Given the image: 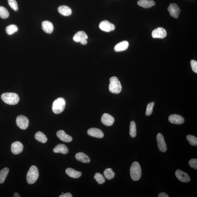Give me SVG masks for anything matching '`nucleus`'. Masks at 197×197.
Instances as JSON below:
<instances>
[{"instance_id": "1", "label": "nucleus", "mask_w": 197, "mask_h": 197, "mask_svg": "<svg viewBox=\"0 0 197 197\" xmlns=\"http://www.w3.org/2000/svg\"><path fill=\"white\" fill-rule=\"evenodd\" d=\"M1 97L5 103L9 105H16L20 100L19 96L14 93H5L2 95Z\"/></svg>"}, {"instance_id": "2", "label": "nucleus", "mask_w": 197, "mask_h": 197, "mask_svg": "<svg viewBox=\"0 0 197 197\" xmlns=\"http://www.w3.org/2000/svg\"><path fill=\"white\" fill-rule=\"evenodd\" d=\"M131 177L134 181H138L141 177V169L140 165L137 162L135 161L132 164L130 169Z\"/></svg>"}, {"instance_id": "3", "label": "nucleus", "mask_w": 197, "mask_h": 197, "mask_svg": "<svg viewBox=\"0 0 197 197\" xmlns=\"http://www.w3.org/2000/svg\"><path fill=\"white\" fill-rule=\"evenodd\" d=\"M39 177L38 168L34 165L31 166L27 172V183L32 184L35 183Z\"/></svg>"}, {"instance_id": "4", "label": "nucleus", "mask_w": 197, "mask_h": 197, "mask_svg": "<svg viewBox=\"0 0 197 197\" xmlns=\"http://www.w3.org/2000/svg\"><path fill=\"white\" fill-rule=\"evenodd\" d=\"M110 84L109 85V91L112 93L118 94L121 91L122 87L118 78L113 77L109 79Z\"/></svg>"}, {"instance_id": "5", "label": "nucleus", "mask_w": 197, "mask_h": 197, "mask_svg": "<svg viewBox=\"0 0 197 197\" xmlns=\"http://www.w3.org/2000/svg\"><path fill=\"white\" fill-rule=\"evenodd\" d=\"M66 101L64 98H59L57 99L53 102L52 110L56 114H59L63 112L66 106Z\"/></svg>"}, {"instance_id": "6", "label": "nucleus", "mask_w": 197, "mask_h": 197, "mask_svg": "<svg viewBox=\"0 0 197 197\" xmlns=\"http://www.w3.org/2000/svg\"><path fill=\"white\" fill-rule=\"evenodd\" d=\"M16 123L20 129L25 130L28 126L29 121L27 117L23 115H20L16 118Z\"/></svg>"}, {"instance_id": "7", "label": "nucleus", "mask_w": 197, "mask_h": 197, "mask_svg": "<svg viewBox=\"0 0 197 197\" xmlns=\"http://www.w3.org/2000/svg\"><path fill=\"white\" fill-rule=\"evenodd\" d=\"M168 10L170 16L173 17L177 18L181 12V10L178 5L175 3H171L169 5Z\"/></svg>"}, {"instance_id": "8", "label": "nucleus", "mask_w": 197, "mask_h": 197, "mask_svg": "<svg viewBox=\"0 0 197 197\" xmlns=\"http://www.w3.org/2000/svg\"><path fill=\"white\" fill-rule=\"evenodd\" d=\"M157 140L158 148L160 151L165 152L167 150V146L164 139V137L160 133L158 134L157 135Z\"/></svg>"}, {"instance_id": "9", "label": "nucleus", "mask_w": 197, "mask_h": 197, "mask_svg": "<svg viewBox=\"0 0 197 197\" xmlns=\"http://www.w3.org/2000/svg\"><path fill=\"white\" fill-rule=\"evenodd\" d=\"M99 27L101 30L107 32L113 31L115 29L114 24L111 23L107 20H104L100 22Z\"/></svg>"}, {"instance_id": "10", "label": "nucleus", "mask_w": 197, "mask_h": 197, "mask_svg": "<svg viewBox=\"0 0 197 197\" xmlns=\"http://www.w3.org/2000/svg\"><path fill=\"white\" fill-rule=\"evenodd\" d=\"M175 175L178 180L184 183H188L191 181L190 178L188 174L181 170H176Z\"/></svg>"}, {"instance_id": "11", "label": "nucleus", "mask_w": 197, "mask_h": 197, "mask_svg": "<svg viewBox=\"0 0 197 197\" xmlns=\"http://www.w3.org/2000/svg\"><path fill=\"white\" fill-rule=\"evenodd\" d=\"M152 37L153 38H163L167 36L166 30L162 27H158L152 32Z\"/></svg>"}, {"instance_id": "12", "label": "nucleus", "mask_w": 197, "mask_h": 197, "mask_svg": "<svg viewBox=\"0 0 197 197\" xmlns=\"http://www.w3.org/2000/svg\"><path fill=\"white\" fill-rule=\"evenodd\" d=\"M23 148V144L19 141H16L11 145V151L14 155H18L21 153Z\"/></svg>"}, {"instance_id": "13", "label": "nucleus", "mask_w": 197, "mask_h": 197, "mask_svg": "<svg viewBox=\"0 0 197 197\" xmlns=\"http://www.w3.org/2000/svg\"><path fill=\"white\" fill-rule=\"evenodd\" d=\"M114 118L107 113H105L102 117V122L104 125L106 126H112L114 124Z\"/></svg>"}, {"instance_id": "14", "label": "nucleus", "mask_w": 197, "mask_h": 197, "mask_svg": "<svg viewBox=\"0 0 197 197\" xmlns=\"http://www.w3.org/2000/svg\"><path fill=\"white\" fill-rule=\"evenodd\" d=\"M87 133L90 136L97 138H102L104 135L101 130L96 128H91L88 130Z\"/></svg>"}, {"instance_id": "15", "label": "nucleus", "mask_w": 197, "mask_h": 197, "mask_svg": "<svg viewBox=\"0 0 197 197\" xmlns=\"http://www.w3.org/2000/svg\"><path fill=\"white\" fill-rule=\"evenodd\" d=\"M168 120L171 123L177 124H182L184 122V118L177 114H173L169 117Z\"/></svg>"}, {"instance_id": "16", "label": "nucleus", "mask_w": 197, "mask_h": 197, "mask_svg": "<svg viewBox=\"0 0 197 197\" xmlns=\"http://www.w3.org/2000/svg\"><path fill=\"white\" fill-rule=\"evenodd\" d=\"M57 135L61 140L64 142H70L72 140V137L70 135L67 134L63 130H59L57 131Z\"/></svg>"}, {"instance_id": "17", "label": "nucleus", "mask_w": 197, "mask_h": 197, "mask_svg": "<svg viewBox=\"0 0 197 197\" xmlns=\"http://www.w3.org/2000/svg\"><path fill=\"white\" fill-rule=\"evenodd\" d=\"M42 27L45 32L48 34H51L53 31L54 27L53 24L48 20H45L42 22Z\"/></svg>"}, {"instance_id": "18", "label": "nucleus", "mask_w": 197, "mask_h": 197, "mask_svg": "<svg viewBox=\"0 0 197 197\" xmlns=\"http://www.w3.org/2000/svg\"><path fill=\"white\" fill-rule=\"evenodd\" d=\"M88 38L86 33L83 31H79L76 33L73 37V40L76 42H79L82 41L87 40Z\"/></svg>"}, {"instance_id": "19", "label": "nucleus", "mask_w": 197, "mask_h": 197, "mask_svg": "<svg viewBox=\"0 0 197 197\" xmlns=\"http://www.w3.org/2000/svg\"><path fill=\"white\" fill-rule=\"evenodd\" d=\"M129 45V42L127 41H123L119 43L115 46V51L116 52H120L126 51L128 49Z\"/></svg>"}, {"instance_id": "20", "label": "nucleus", "mask_w": 197, "mask_h": 197, "mask_svg": "<svg viewBox=\"0 0 197 197\" xmlns=\"http://www.w3.org/2000/svg\"><path fill=\"white\" fill-rule=\"evenodd\" d=\"M53 151L55 153H61L66 155L68 153L69 149L66 145L59 144L53 149Z\"/></svg>"}, {"instance_id": "21", "label": "nucleus", "mask_w": 197, "mask_h": 197, "mask_svg": "<svg viewBox=\"0 0 197 197\" xmlns=\"http://www.w3.org/2000/svg\"><path fill=\"white\" fill-rule=\"evenodd\" d=\"M138 5L144 8H149L155 5V2L150 0H139L137 2Z\"/></svg>"}, {"instance_id": "22", "label": "nucleus", "mask_w": 197, "mask_h": 197, "mask_svg": "<svg viewBox=\"0 0 197 197\" xmlns=\"http://www.w3.org/2000/svg\"><path fill=\"white\" fill-rule=\"evenodd\" d=\"M59 13L65 16H70L72 14L71 9L66 5H62L59 6L58 8Z\"/></svg>"}, {"instance_id": "23", "label": "nucleus", "mask_w": 197, "mask_h": 197, "mask_svg": "<svg viewBox=\"0 0 197 197\" xmlns=\"http://www.w3.org/2000/svg\"><path fill=\"white\" fill-rule=\"evenodd\" d=\"M75 158L77 160L83 163H89L90 162V158L83 152L77 153L75 155Z\"/></svg>"}, {"instance_id": "24", "label": "nucleus", "mask_w": 197, "mask_h": 197, "mask_svg": "<svg viewBox=\"0 0 197 197\" xmlns=\"http://www.w3.org/2000/svg\"><path fill=\"white\" fill-rule=\"evenodd\" d=\"M66 172L68 176L73 178H78L81 177L82 174L81 172L77 171L71 168L66 169Z\"/></svg>"}, {"instance_id": "25", "label": "nucleus", "mask_w": 197, "mask_h": 197, "mask_svg": "<svg viewBox=\"0 0 197 197\" xmlns=\"http://www.w3.org/2000/svg\"><path fill=\"white\" fill-rule=\"evenodd\" d=\"M35 138L40 142L45 143L47 142L48 139L46 135L41 131H38L35 135Z\"/></svg>"}, {"instance_id": "26", "label": "nucleus", "mask_w": 197, "mask_h": 197, "mask_svg": "<svg viewBox=\"0 0 197 197\" xmlns=\"http://www.w3.org/2000/svg\"><path fill=\"white\" fill-rule=\"evenodd\" d=\"M9 171V169L7 168H4L0 171V184H2L5 181Z\"/></svg>"}, {"instance_id": "27", "label": "nucleus", "mask_w": 197, "mask_h": 197, "mask_svg": "<svg viewBox=\"0 0 197 197\" xmlns=\"http://www.w3.org/2000/svg\"><path fill=\"white\" fill-rule=\"evenodd\" d=\"M130 134L132 138H134L137 135L136 124L134 121H131L130 126Z\"/></svg>"}, {"instance_id": "28", "label": "nucleus", "mask_w": 197, "mask_h": 197, "mask_svg": "<svg viewBox=\"0 0 197 197\" xmlns=\"http://www.w3.org/2000/svg\"><path fill=\"white\" fill-rule=\"evenodd\" d=\"M104 174L105 177L108 180H111L114 178L115 173L112 169L107 168L104 172Z\"/></svg>"}, {"instance_id": "29", "label": "nucleus", "mask_w": 197, "mask_h": 197, "mask_svg": "<svg viewBox=\"0 0 197 197\" xmlns=\"http://www.w3.org/2000/svg\"><path fill=\"white\" fill-rule=\"evenodd\" d=\"M6 32L9 35H12L14 33L17 32L18 28L16 25H10L7 27L6 28Z\"/></svg>"}, {"instance_id": "30", "label": "nucleus", "mask_w": 197, "mask_h": 197, "mask_svg": "<svg viewBox=\"0 0 197 197\" xmlns=\"http://www.w3.org/2000/svg\"><path fill=\"white\" fill-rule=\"evenodd\" d=\"M9 16V12L7 9L3 6H0V17L3 19H6Z\"/></svg>"}, {"instance_id": "31", "label": "nucleus", "mask_w": 197, "mask_h": 197, "mask_svg": "<svg viewBox=\"0 0 197 197\" xmlns=\"http://www.w3.org/2000/svg\"><path fill=\"white\" fill-rule=\"evenodd\" d=\"M188 141L191 145L196 146L197 145V137L192 135H188L186 137Z\"/></svg>"}, {"instance_id": "32", "label": "nucleus", "mask_w": 197, "mask_h": 197, "mask_svg": "<svg viewBox=\"0 0 197 197\" xmlns=\"http://www.w3.org/2000/svg\"><path fill=\"white\" fill-rule=\"evenodd\" d=\"M95 179L98 183L102 184L105 182V178L101 174L99 173H97L95 174L94 177Z\"/></svg>"}, {"instance_id": "33", "label": "nucleus", "mask_w": 197, "mask_h": 197, "mask_svg": "<svg viewBox=\"0 0 197 197\" xmlns=\"http://www.w3.org/2000/svg\"><path fill=\"white\" fill-rule=\"evenodd\" d=\"M154 105H155V103L154 102H152L148 104L147 106L146 112V115L147 116H149L152 114Z\"/></svg>"}, {"instance_id": "34", "label": "nucleus", "mask_w": 197, "mask_h": 197, "mask_svg": "<svg viewBox=\"0 0 197 197\" xmlns=\"http://www.w3.org/2000/svg\"><path fill=\"white\" fill-rule=\"evenodd\" d=\"M8 2L9 5L13 10L15 11H17L18 9L17 2L16 0H8Z\"/></svg>"}, {"instance_id": "35", "label": "nucleus", "mask_w": 197, "mask_h": 197, "mask_svg": "<svg viewBox=\"0 0 197 197\" xmlns=\"http://www.w3.org/2000/svg\"><path fill=\"white\" fill-rule=\"evenodd\" d=\"M189 164L192 168L197 170V159H191L189 162Z\"/></svg>"}, {"instance_id": "36", "label": "nucleus", "mask_w": 197, "mask_h": 197, "mask_svg": "<svg viewBox=\"0 0 197 197\" xmlns=\"http://www.w3.org/2000/svg\"><path fill=\"white\" fill-rule=\"evenodd\" d=\"M191 65L192 70L196 73H197V61L192 59L191 61Z\"/></svg>"}, {"instance_id": "37", "label": "nucleus", "mask_w": 197, "mask_h": 197, "mask_svg": "<svg viewBox=\"0 0 197 197\" xmlns=\"http://www.w3.org/2000/svg\"><path fill=\"white\" fill-rule=\"evenodd\" d=\"M59 197H72V195L70 193H66V194H63L59 196Z\"/></svg>"}, {"instance_id": "38", "label": "nucleus", "mask_w": 197, "mask_h": 197, "mask_svg": "<svg viewBox=\"0 0 197 197\" xmlns=\"http://www.w3.org/2000/svg\"><path fill=\"white\" fill-rule=\"evenodd\" d=\"M159 197H169V196L166 193L161 192L160 193L158 196Z\"/></svg>"}, {"instance_id": "39", "label": "nucleus", "mask_w": 197, "mask_h": 197, "mask_svg": "<svg viewBox=\"0 0 197 197\" xmlns=\"http://www.w3.org/2000/svg\"><path fill=\"white\" fill-rule=\"evenodd\" d=\"M80 42H81V44L83 45H86L87 44V40H83L82 41H81Z\"/></svg>"}, {"instance_id": "40", "label": "nucleus", "mask_w": 197, "mask_h": 197, "mask_svg": "<svg viewBox=\"0 0 197 197\" xmlns=\"http://www.w3.org/2000/svg\"><path fill=\"white\" fill-rule=\"evenodd\" d=\"M13 197H20V195L18 194L17 193H15Z\"/></svg>"}]
</instances>
